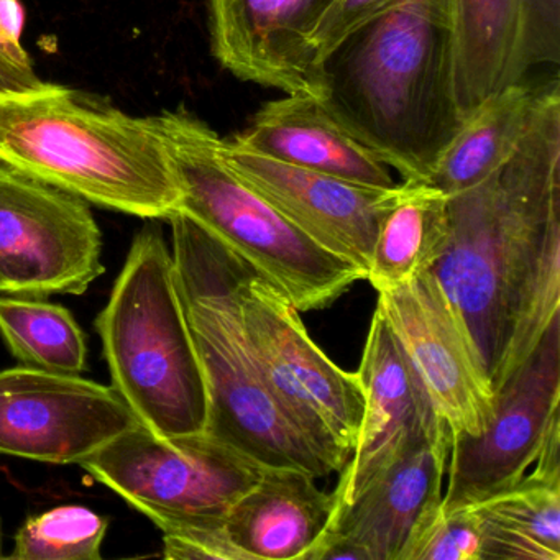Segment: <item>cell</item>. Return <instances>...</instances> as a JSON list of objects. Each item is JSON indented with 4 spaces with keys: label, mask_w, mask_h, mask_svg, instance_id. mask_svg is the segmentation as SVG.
I'll return each instance as SVG.
<instances>
[{
    "label": "cell",
    "mask_w": 560,
    "mask_h": 560,
    "mask_svg": "<svg viewBox=\"0 0 560 560\" xmlns=\"http://www.w3.org/2000/svg\"><path fill=\"white\" fill-rule=\"evenodd\" d=\"M447 218V247L431 271L497 393L560 316L559 81L544 86L510 160L448 196Z\"/></svg>",
    "instance_id": "cell-1"
},
{
    "label": "cell",
    "mask_w": 560,
    "mask_h": 560,
    "mask_svg": "<svg viewBox=\"0 0 560 560\" xmlns=\"http://www.w3.org/2000/svg\"><path fill=\"white\" fill-rule=\"evenodd\" d=\"M317 101L405 182L428 183L464 124L451 0H398L317 65Z\"/></svg>",
    "instance_id": "cell-2"
},
{
    "label": "cell",
    "mask_w": 560,
    "mask_h": 560,
    "mask_svg": "<svg viewBox=\"0 0 560 560\" xmlns=\"http://www.w3.org/2000/svg\"><path fill=\"white\" fill-rule=\"evenodd\" d=\"M0 163L150 221H168L182 205L155 117L129 116L57 84L0 96Z\"/></svg>",
    "instance_id": "cell-3"
},
{
    "label": "cell",
    "mask_w": 560,
    "mask_h": 560,
    "mask_svg": "<svg viewBox=\"0 0 560 560\" xmlns=\"http://www.w3.org/2000/svg\"><path fill=\"white\" fill-rule=\"evenodd\" d=\"M176 284L209 396L208 428L264 468H294L316 478L330 465L275 399L242 323L241 257L183 212L170 215Z\"/></svg>",
    "instance_id": "cell-4"
},
{
    "label": "cell",
    "mask_w": 560,
    "mask_h": 560,
    "mask_svg": "<svg viewBox=\"0 0 560 560\" xmlns=\"http://www.w3.org/2000/svg\"><path fill=\"white\" fill-rule=\"evenodd\" d=\"M113 388L160 438L208 428L209 396L176 284L172 248L155 221L140 229L96 319Z\"/></svg>",
    "instance_id": "cell-5"
},
{
    "label": "cell",
    "mask_w": 560,
    "mask_h": 560,
    "mask_svg": "<svg viewBox=\"0 0 560 560\" xmlns=\"http://www.w3.org/2000/svg\"><path fill=\"white\" fill-rule=\"evenodd\" d=\"M182 191L179 212L201 225L300 313L326 310L365 275L307 237L241 178L222 155V139L186 110L156 116Z\"/></svg>",
    "instance_id": "cell-6"
},
{
    "label": "cell",
    "mask_w": 560,
    "mask_h": 560,
    "mask_svg": "<svg viewBox=\"0 0 560 560\" xmlns=\"http://www.w3.org/2000/svg\"><path fill=\"white\" fill-rule=\"evenodd\" d=\"M78 465L163 534L224 523L232 504L264 474L206 431L160 438L140 422Z\"/></svg>",
    "instance_id": "cell-7"
},
{
    "label": "cell",
    "mask_w": 560,
    "mask_h": 560,
    "mask_svg": "<svg viewBox=\"0 0 560 560\" xmlns=\"http://www.w3.org/2000/svg\"><path fill=\"white\" fill-rule=\"evenodd\" d=\"M242 323L268 388L317 454L340 474L359 441L365 395L316 346L300 311L257 271L241 287Z\"/></svg>",
    "instance_id": "cell-8"
},
{
    "label": "cell",
    "mask_w": 560,
    "mask_h": 560,
    "mask_svg": "<svg viewBox=\"0 0 560 560\" xmlns=\"http://www.w3.org/2000/svg\"><path fill=\"white\" fill-rule=\"evenodd\" d=\"M103 234L83 199L0 163V294L86 293Z\"/></svg>",
    "instance_id": "cell-9"
},
{
    "label": "cell",
    "mask_w": 560,
    "mask_h": 560,
    "mask_svg": "<svg viewBox=\"0 0 560 560\" xmlns=\"http://www.w3.org/2000/svg\"><path fill=\"white\" fill-rule=\"evenodd\" d=\"M560 316L494 393L493 412L477 435H452L441 511L475 506L510 490L560 425Z\"/></svg>",
    "instance_id": "cell-10"
},
{
    "label": "cell",
    "mask_w": 560,
    "mask_h": 560,
    "mask_svg": "<svg viewBox=\"0 0 560 560\" xmlns=\"http://www.w3.org/2000/svg\"><path fill=\"white\" fill-rule=\"evenodd\" d=\"M378 294L402 352L452 435H477L493 412L494 392L457 307L431 270Z\"/></svg>",
    "instance_id": "cell-11"
},
{
    "label": "cell",
    "mask_w": 560,
    "mask_h": 560,
    "mask_svg": "<svg viewBox=\"0 0 560 560\" xmlns=\"http://www.w3.org/2000/svg\"><path fill=\"white\" fill-rule=\"evenodd\" d=\"M136 424L113 386L24 365L0 372V454L80 464Z\"/></svg>",
    "instance_id": "cell-12"
},
{
    "label": "cell",
    "mask_w": 560,
    "mask_h": 560,
    "mask_svg": "<svg viewBox=\"0 0 560 560\" xmlns=\"http://www.w3.org/2000/svg\"><path fill=\"white\" fill-rule=\"evenodd\" d=\"M451 445L452 435L428 439L399 455L353 500H336L326 530L303 560H409L441 511Z\"/></svg>",
    "instance_id": "cell-13"
},
{
    "label": "cell",
    "mask_w": 560,
    "mask_h": 560,
    "mask_svg": "<svg viewBox=\"0 0 560 560\" xmlns=\"http://www.w3.org/2000/svg\"><path fill=\"white\" fill-rule=\"evenodd\" d=\"M228 165L330 254L369 273L380 219L395 188L380 189L298 168L222 139Z\"/></svg>",
    "instance_id": "cell-14"
},
{
    "label": "cell",
    "mask_w": 560,
    "mask_h": 560,
    "mask_svg": "<svg viewBox=\"0 0 560 560\" xmlns=\"http://www.w3.org/2000/svg\"><path fill=\"white\" fill-rule=\"evenodd\" d=\"M355 373L365 408L355 451L334 491L342 503L353 500L409 448L428 439L452 435L378 307Z\"/></svg>",
    "instance_id": "cell-15"
},
{
    "label": "cell",
    "mask_w": 560,
    "mask_h": 560,
    "mask_svg": "<svg viewBox=\"0 0 560 560\" xmlns=\"http://www.w3.org/2000/svg\"><path fill=\"white\" fill-rule=\"evenodd\" d=\"M332 0H208L211 50L245 83L317 100L313 35Z\"/></svg>",
    "instance_id": "cell-16"
},
{
    "label": "cell",
    "mask_w": 560,
    "mask_h": 560,
    "mask_svg": "<svg viewBox=\"0 0 560 560\" xmlns=\"http://www.w3.org/2000/svg\"><path fill=\"white\" fill-rule=\"evenodd\" d=\"M232 142L298 168L324 173L372 188H395L388 166L353 139L311 96L287 94L264 104Z\"/></svg>",
    "instance_id": "cell-17"
},
{
    "label": "cell",
    "mask_w": 560,
    "mask_h": 560,
    "mask_svg": "<svg viewBox=\"0 0 560 560\" xmlns=\"http://www.w3.org/2000/svg\"><path fill=\"white\" fill-rule=\"evenodd\" d=\"M336 498L316 477L264 468L260 480L225 514V530L245 560H303L332 517Z\"/></svg>",
    "instance_id": "cell-18"
},
{
    "label": "cell",
    "mask_w": 560,
    "mask_h": 560,
    "mask_svg": "<svg viewBox=\"0 0 560 560\" xmlns=\"http://www.w3.org/2000/svg\"><path fill=\"white\" fill-rule=\"evenodd\" d=\"M462 116L526 74V0H451Z\"/></svg>",
    "instance_id": "cell-19"
},
{
    "label": "cell",
    "mask_w": 560,
    "mask_h": 560,
    "mask_svg": "<svg viewBox=\"0 0 560 560\" xmlns=\"http://www.w3.org/2000/svg\"><path fill=\"white\" fill-rule=\"evenodd\" d=\"M544 86L546 83L530 86L517 81L468 114L439 159L428 185L452 196L497 172L526 136Z\"/></svg>",
    "instance_id": "cell-20"
},
{
    "label": "cell",
    "mask_w": 560,
    "mask_h": 560,
    "mask_svg": "<svg viewBox=\"0 0 560 560\" xmlns=\"http://www.w3.org/2000/svg\"><path fill=\"white\" fill-rule=\"evenodd\" d=\"M447 199L428 183L396 185L380 219L366 280L375 291L431 270L448 241Z\"/></svg>",
    "instance_id": "cell-21"
},
{
    "label": "cell",
    "mask_w": 560,
    "mask_h": 560,
    "mask_svg": "<svg viewBox=\"0 0 560 560\" xmlns=\"http://www.w3.org/2000/svg\"><path fill=\"white\" fill-rule=\"evenodd\" d=\"M0 336L24 366L81 375L88 346L73 314L42 296L0 294Z\"/></svg>",
    "instance_id": "cell-22"
},
{
    "label": "cell",
    "mask_w": 560,
    "mask_h": 560,
    "mask_svg": "<svg viewBox=\"0 0 560 560\" xmlns=\"http://www.w3.org/2000/svg\"><path fill=\"white\" fill-rule=\"evenodd\" d=\"M475 508L539 560H560V475L526 474L510 490Z\"/></svg>",
    "instance_id": "cell-23"
},
{
    "label": "cell",
    "mask_w": 560,
    "mask_h": 560,
    "mask_svg": "<svg viewBox=\"0 0 560 560\" xmlns=\"http://www.w3.org/2000/svg\"><path fill=\"white\" fill-rule=\"evenodd\" d=\"M109 520L81 504H63L28 517L9 559L101 560Z\"/></svg>",
    "instance_id": "cell-24"
},
{
    "label": "cell",
    "mask_w": 560,
    "mask_h": 560,
    "mask_svg": "<svg viewBox=\"0 0 560 560\" xmlns=\"http://www.w3.org/2000/svg\"><path fill=\"white\" fill-rule=\"evenodd\" d=\"M409 560H514L500 530L475 506L439 511Z\"/></svg>",
    "instance_id": "cell-25"
},
{
    "label": "cell",
    "mask_w": 560,
    "mask_h": 560,
    "mask_svg": "<svg viewBox=\"0 0 560 560\" xmlns=\"http://www.w3.org/2000/svg\"><path fill=\"white\" fill-rule=\"evenodd\" d=\"M24 9L19 0H0V96L37 90V77L22 45Z\"/></svg>",
    "instance_id": "cell-26"
},
{
    "label": "cell",
    "mask_w": 560,
    "mask_h": 560,
    "mask_svg": "<svg viewBox=\"0 0 560 560\" xmlns=\"http://www.w3.org/2000/svg\"><path fill=\"white\" fill-rule=\"evenodd\" d=\"M398 0H332L313 35L316 63L327 57L353 28L365 24Z\"/></svg>",
    "instance_id": "cell-27"
},
{
    "label": "cell",
    "mask_w": 560,
    "mask_h": 560,
    "mask_svg": "<svg viewBox=\"0 0 560 560\" xmlns=\"http://www.w3.org/2000/svg\"><path fill=\"white\" fill-rule=\"evenodd\" d=\"M163 557L170 560H245L229 539L224 523L163 534Z\"/></svg>",
    "instance_id": "cell-28"
},
{
    "label": "cell",
    "mask_w": 560,
    "mask_h": 560,
    "mask_svg": "<svg viewBox=\"0 0 560 560\" xmlns=\"http://www.w3.org/2000/svg\"><path fill=\"white\" fill-rule=\"evenodd\" d=\"M560 0H526L524 58L527 70L539 65H559Z\"/></svg>",
    "instance_id": "cell-29"
},
{
    "label": "cell",
    "mask_w": 560,
    "mask_h": 560,
    "mask_svg": "<svg viewBox=\"0 0 560 560\" xmlns=\"http://www.w3.org/2000/svg\"><path fill=\"white\" fill-rule=\"evenodd\" d=\"M0 559H4V553H2V526H0Z\"/></svg>",
    "instance_id": "cell-30"
}]
</instances>
